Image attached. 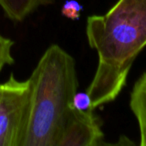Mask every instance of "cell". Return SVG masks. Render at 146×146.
I'll return each mask as SVG.
<instances>
[{"instance_id": "cell-8", "label": "cell", "mask_w": 146, "mask_h": 146, "mask_svg": "<svg viewBox=\"0 0 146 146\" xmlns=\"http://www.w3.org/2000/svg\"><path fill=\"white\" fill-rule=\"evenodd\" d=\"M82 9L83 7L77 0H66L61 7V13L67 19L77 20L79 19Z\"/></svg>"}, {"instance_id": "cell-9", "label": "cell", "mask_w": 146, "mask_h": 146, "mask_svg": "<svg viewBox=\"0 0 146 146\" xmlns=\"http://www.w3.org/2000/svg\"><path fill=\"white\" fill-rule=\"evenodd\" d=\"M71 108H74V109L77 110H82V111L93 109L92 108L91 100H90V97L88 96L87 92H84V93L79 91L76 92V94L73 97Z\"/></svg>"}, {"instance_id": "cell-4", "label": "cell", "mask_w": 146, "mask_h": 146, "mask_svg": "<svg viewBox=\"0 0 146 146\" xmlns=\"http://www.w3.org/2000/svg\"><path fill=\"white\" fill-rule=\"evenodd\" d=\"M102 120L94 109L71 108L57 139L56 146H98L103 144Z\"/></svg>"}, {"instance_id": "cell-3", "label": "cell", "mask_w": 146, "mask_h": 146, "mask_svg": "<svg viewBox=\"0 0 146 146\" xmlns=\"http://www.w3.org/2000/svg\"><path fill=\"white\" fill-rule=\"evenodd\" d=\"M30 82L13 74L0 83V146H22L27 127Z\"/></svg>"}, {"instance_id": "cell-2", "label": "cell", "mask_w": 146, "mask_h": 146, "mask_svg": "<svg viewBox=\"0 0 146 146\" xmlns=\"http://www.w3.org/2000/svg\"><path fill=\"white\" fill-rule=\"evenodd\" d=\"M28 79L30 102L22 146H56L78 91L75 60L58 44H52Z\"/></svg>"}, {"instance_id": "cell-7", "label": "cell", "mask_w": 146, "mask_h": 146, "mask_svg": "<svg viewBox=\"0 0 146 146\" xmlns=\"http://www.w3.org/2000/svg\"><path fill=\"white\" fill-rule=\"evenodd\" d=\"M14 41L0 33V73L5 66L14 64L12 48Z\"/></svg>"}, {"instance_id": "cell-6", "label": "cell", "mask_w": 146, "mask_h": 146, "mask_svg": "<svg viewBox=\"0 0 146 146\" xmlns=\"http://www.w3.org/2000/svg\"><path fill=\"white\" fill-rule=\"evenodd\" d=\"M52 3L53 0H0V7L7 18L21 22L39 7Z\"/></svg>"}, {"instance_id": "cell-1", "label": "cell", "mask_w": 146, "mask_h": 146, "mask_svg": "<svg viewBox=\"0 0 146 146\" xmlns=\"http://www.w3.org/2000/svg\"><path fill=\"white\" fill-rule=\"evenodd\" d=\"M86 37L98 56L86 89L95 109L118 97L134 60L146 46V0H118L104 14L88 16Z\"/></svg>"}, {"instance_id": "cell-5", "label": "cell", "mask_w": 146, "mask_h": 146, "mask_svg": "<svg viewBox=\"0 0 146 146\" xmlns=\"http://www.w3.org/2000/svg\"><path fill=\"white\" fill-rule=\"evenodd\" d=\"M129 107L137 121L140 145L146 146V71L134 83L130 93Z\"/></svg>"}]
</instances>
